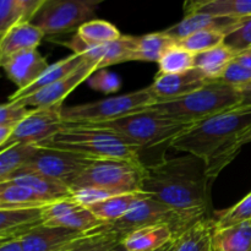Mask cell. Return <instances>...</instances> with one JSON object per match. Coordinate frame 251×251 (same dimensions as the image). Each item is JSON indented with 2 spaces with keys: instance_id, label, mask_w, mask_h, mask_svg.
<instances>
[{
  "instance_id": "obj_45",
  "label": "cell",
  "mask_w": 251,
  "mask_h": 251,
  "mask_svg": "<svg viewBox=\"0 0 251 251\" xmlns=\"http://www.w3.org/2000/svg\"><path fill=\"white\" fill-rule=\"evenodd\" d=\"M15 126H4L0 127V150L5 146L7 141H9L10 136H11L12 131H14Z\"/></svg>"
},
{
  "instance_id": "obj_37",
  "label": "cell",
  "mask_w": 251,
  "mask_h": 251,
  "mask_svg": "<svg viewBox=\"0 0 251 251\" xmlns=\"http://www.w3.org/2000/svg\"><path fill=\"white\" fill-rule=\"evenodd\" d=\"M87 85L92 90L102 92L104 95L117 93L122 87V80L118 75L110 73L107 69H100L93 73L87 80Z\"/></svg>"
},
{
  "instance_id": "obj_48",
  "label": "cell",
  "mask_w": 251,
  "mask_h": 251,
  "mask_svg": "<svg viewBox=\"0 0 251 251\" xmlns=\"http://www.w3.org/2000/svg\"><path fill=\"white\" fill-rule=\"evenodd\" d=\"M10 240H12V239H0V247H1V245H4L5 243L10 242Z\"/></svg>"
},
{
  "instance_id": "obj_38",
  "label": "cell",
  "mask_w": 251,
  "mask_h": 251,
  "mask_svg": "<svg viewBox=\"0 0 251 251\" xmlns=\"http://www.w3.org/2000/svg\"><path fill=\"white\" fill-rule=\"evenodd\" d=\"M225 44L235 54L251 48V16L243 20L239 27L226 37Z\"/></svg>"
},
{
  "instance_id": "obj_35",
  "label": "cell",
  "mask_w": 251,
  "mask_h": 251,
  "mask_svg": "<svg viewBox=\"0 0 251 251\" xmlns=\"http://www.w3.org/2000/svg\"><path fill=\"white\" fill-rule=\"evenodd\" d=\"M226 37H227V34L225 32L207 29V31L196 32V33L179 41L178 43L190 53L199 54L223 44L226 41Z\"/></svg>"
},
{
  "instance_id": "obj_39",
  "label": "cell",
  "mask_w": 251,
  "mask_h": 251,
  "mask_svg": "<svg viewBox=\"0 0 251 251\" xmlns=\"http://www.w3.org/2000/svg\"><path fill=\"white\" fill-rule=\"evenodd\" d=\"M32 109L17 102H7L0 104V127L16 126L31 113Z\"/></svg>"
},
{
  "instance_id": "obj_10",
  "label": "cell",
  "mask_w": 251,
  "mask_h": 251,
  "mask_svg": "<svg viewBox=\"0 0 251 251\" xmlns=\"http://www.w3.org/2000/svg\"><path fill=\"white\" fill-rule=\"evenodd\" d=\"M93 161L95 159L73 152L38 146L24 169L55 179L68 186V184L88 168Z\"/></svg>"
},
{
  "instance_id": "obj_33",
  "label": "cell",
  "mask_w": 251,
  "mask_h": 251,
  "mask_svg": "<svg viewBox=\"0 0 251 251\" xmlns=\"http://www.w3.org/2000/svg\"><path fill=\"white\" fill-rule=\"evenodd\" d=\"M86 46H100L122 38L123 34L110 22L104 20H92L77 29L75 34Z\"/></svg>"
},
{
  "instance_id": "obj_26",
  "label": "cell",
  "mask_w": 251,
  "mask_h": 251,
  "mask_svg": "<svg viewBox=\"0 0 251 251\" xmlns=\"http://www.w3.org/2000/svg\"><path fill=\"white\" fill-rule=\"evenodd\" d=\"M51 203L34 193L32 189L17 184L15 181H6L0 184V208L10 210H25V208H42Z\"/></svg>"
},
{
  "instance_id": "obj_15",
  "label": "cell",
  "mask_w": 251,
  "mask_h": 251,
  "mask_svg": "<svg viewBox=\"0 0 251 251\" xmlns=\"http://www.w3.org/2000/svg\"><path fill=\"white\" fill-rule=\"evenodd\" d=\"M85 234L87 233L41 225L19 239L24 251H60Z\"/></svg>"
},
{
  "instance_id": "obj_42",
  "label": "cell",
  "mask_w": 251,
  "mask_h": 251,
  "mask_svg": "<svg viewBox=\"0 0 251 251\" xmlns=\"http://www.w3.org/2000/svg\"><path fill=\"white\" fill-rule=\"evenodd\" d=\"M240 95H242V103L240 107H251V82L244 86H240Z\"/></svg>"
},
{
  "instance_id": "obj_44",
  "label": "cell",
  "mask_w": 251,
  "mask_h": 251,
  "mask_svg": "<svg viewBox=\"0 0 251 251\" xmlns=\"http://www.w3.org/2000/svg\"><path fill=\"white\" fill-rule=\"evenodd\" d=\"M0 251H24L20 239H12L0 247Z\"/></svg>"
},
{
  "instance_id": "obj_1",
  "label": "cell",
  "mask_w": 251,
  "mask_h": 251,
  "mask_svg": "<svg viewBox=\"0 0 251 251\" xmlns=\"http://www.w3.org/2000/svg\"><path fill=\"white\" fill-rule=\"evenodd\" d=\"M213 180L202 159L186 154L145 167L142 191L199 222L207 218Z\"/></svg>"
},
{
  "instance_id": "obj_9",
  "label": "cell",
  "mask_w": 251,
  "mask_h": 251,
  "mask_svg": "<svg viewBox=\"0 0 251 251\" xmlns=\"http://www.w3.org/2000/svg\"><path fill=\"white\" fill-rule=\"evenodd\" d=\"M195 223L188 216L147 196L137 202L136 206L124 217L107 225L110 229L117 232L123 238L140 228L151 226H168L173 230L174 238L178 239Z\"/></svg>"
},
{
  "instance_id": "obj_34",
  "label": "cell",
  "mask_w": 251,
  "mask_h": 251,
  "mask_svg": "<svg viewBox=\"0 0 251 251\" xmlns=\"http://www.w3.org/2000/svg\"><path fill=\"white\" fill-rule=\"evenodd\" d=\"M158 74H184L195 69V54L190 53L176 42L169 47L158 61Z\"/></svg>"
},
{
  "instance_id": "obj_7",
  "label": "cell",
  "mask_w": 251,
  "mask_h": 251,
  "mask_svg": "<svg viewBox=\"0 0 251 251\" xmlns=\"http://www.w3.org/2000/svg\"><path fill=\"white\" fill-rule=\"evenodd\" d=\"M145 164L114 159L93 161L80 176L68 184L71 193L80 189L93 188L114 195L142 191Z\"/></svg>"
},
{
  "instance_id": "obj_43",
  "label": "cell",
  "mask_w": 251,
  "mask_h": 251,
  "mask_svg": "<svg viewBox=\"0 0 251 251\" xmlns=\"http://www.w3.org/2000/svg\"><path fill=\"white\" fill-rule=\"evenodd\" d=\"M234 60L238 61L239 64H242V65H244L245 68L251 69V48L238 53L237 55H235Z\"/></svg>"
},
{
  "instance_id": "obj_21",
  "label": "cell",
  "mask_w": 251,
  "mask_h": 251,
  "mask_svg": "<svg viewBox=\"0 0 251 251\" xmlns=\"http://www.w3.org/2000/svg\"><path fill=\"white\" fill-rule=\"evenodd\" d=\"M176 239L168 226H151L134 230L120 242L127 251H158Z\"/></svg>"
},
{
  "instance_id": "obj_19",
  "label": "cell",
  "mask_w": 251,
  "mask_h": 251,
  "mask_svg": "<svg viewBox=\"0 0 251 251\" xmlns=\"http://www.w3.org/2000/svg\"><path fill=\"white\" fill-rule=\"evenodd\" d=\"M42 210L43 207L25 210L0 208V239H19L33 228L43 225Z\"/></svg>"
},
{
  "instance_id": "obj_8",
  "label": "cell",
  "mask_w": 251,
  "mask_h": 251,
  "mask_svg": "<svg viewBox=\"0 0 251 251\" xmlns=\"http://www.w3.org/2000/svg\"><path fill=\"white\" fill-rule=\"evenodd\" d=\"M100 1L96 0H44L31 24L44 36L73 32L92 21Z\"/></svg>"
},
{
  "instance_id": "obj_13",
  "label": "cell",
  "mask_w": 251,
  "mask_h": 251,
  "mask_svg": "<svg viewBox=\"0 0 251 251\" xmlns=\"http://www.w3.org/2000/svg\"><path fill=\"white\" fill-rule=\"evenodd\" d=\"M137 41L139 37L123 36L118 41L100 44V46H86L77 37L74 36L70 42L63 44L73 49L74 54H80L86 60L95 63L100 70L115 64L134 61Z\"/></svg>"
},
{
  "instance_id": "obj_24",
  "label": "cell",
  "mask_w": 251,
  "mask_h": 251,
  "mask_svg": "<svg viewBox=\"0 0 251 251\" xmlns=\"http://www.w3.org/2000/svg\"><path fill=\"white\" fill-rule=\"evenodd\" d=\"M85 61V58L80 54H71V55L66 56V58L61 59V60L56 61V63L51 64L48 66L46 71L38 77V80L31 85L29 87L25 88L21 91H15L11 96L9 97V102H15L21 98L27 97V96L32 95V93L37 92V91L42 90V88L47 87L49 85H53L56 81L61 80L63 77L68 76L69 74L73 73L75 69H77L81 64Z\"/></svg>"
},
{
  "instance_id": "obj_11",
  "label": "cell",
  "mask_w": 251,
  "mask_h": 251,
  "mask_svg": "<svg viewBox=\"0 0 251 251\" xmlns=\"http://www.w3.org/2000/svg\"><path fill=\"white\" fill-rule=\"evenodd\" d=\"M63 105L32 109L31 113L14 127L9 141L1 150L14 145L39 146L53 137L64 127L61 110Z\"/></svg>"
},
{
  "instance_id": "obj_12",
  "label": "cell",
  "mask_w": 251,
  "mask_h": 251,
  "mask_svg": "<svg viewBox=\"0 0 251 251\" xmlns=\"http://www.w3.org/2000/svg\"><path fill=\"white\" fill-rule=\"evenodd\" d=\"M98 66L92 61L86 60L77 69L69 74L61 80L56 81L53 85H49L27 97L21 98L15 102L29 108V109H38V108H48L54 105H63L65 98L73 92L75 88L82 82L87 81L93 73H96Z\"/></svg>"
},
{
  "instance_id": "obj_40",
  "label": "cell",
  "mask_w": 251,
  "mask_h": 251,
  "mask_svg": "<svg viewBox=\"0 0 251 251\" xmlns=\"http://www.w3.org/2000/svg\"><path fill=\"white\" fill-rule=\"evenodd\" d=\"M218 81L227 83V85L234 86V87H240V86H244L251 82V69L245 68L244 65L239 64L238 61L233 60L227 66V69H226L225 73L222 74Z\"/></svg>"
},
{
  "instance_id": "obj_29",
  "label": "cell",
  "mask_w": 251,
  "mask_h": 251,
  "mask_svg": "<svg viewBox=\"0 0 251 251\" xmlns=\"http://www.w3.org/2000/svg\"><path fill=\"white\" fill-rule=\"evenodd\" d=\"M122 239V235L110 229L105 223L60 251H112L120 244Z\"/></svg>"
},
{
  "instance_id": "obj_30",
  "label": "cell",
  "mask_w": 251,
  "mask_h": 251,
  "mask_svg": "<svg viewBox=\"0 0 251 251\" xmlns=\"http://www.w3.org/2000/svg\"><path fill=\"white\" fill-rule=\"evenodd\" d=\"M213 218H203L176 239V251H212Z\"/></svg>"
},
{
  "instance_id": "obj_47",
  "label": "cell",
  "mask_w": 251,
  "mask_h": 251,
  "mask_svg": "<svg viewBox=\"0 0 251 251\" xmlns=\"http://www.w3.org/2000/svg\"><path fill=\"white\" fill-rule=\"evenodd\" d=\"M112 251H127L126 249H124V248H123L122 247V245H118V247L117 248H115V249L114 250H112Z\"/></svg>"
},
{
  "instance_id": "obj_46",
  "label": "cell",
  "mask_w": 251,
  "mask_h": 251,
  "mask_svg": "<svg viewBox=\"0 0 251 251\" xmlns=\"http://www.w3.org/2000/svg\"><path fill=\"white\" fill-rule=\"evenodd\" d=\"M176 239H174L173 242H171L169 244H167L163 249H161L158 251H176Z\"/></svg>"
},
{
  "instance_id": "obj_22",
  "label": "cell",
  "mask_w": 251,
  "mask_h": 251,
  "mask_svg": "<svg viewBox=\"0 0 251 251\" xmlns=\"http://www.w3.org/2000/svg\"><path fill=\"white\" fill-rule=\"evenodd\" d=\"M11 181L32 189L34 193H37L46 200L50 201V202L73 198V193L65 184L24 168L20 169L15 174Z\"/></svg>"
},
{
  "instance_id": "obj_31",
  "label": "cell",
  "mask_w": 251,
  "mask_h": 251,
  "mask_svg": "<svg viewBox=\"0 0 251 251\" xmlns=\"http://www.w3.org/2000/svg\"><path fill=\"white\" fill-rule=\"evenodd\" d=\"M38 146L32 145H14L0 150V184L14 178L15 174L26 166Z\"/></svg>"
},
{
  "instance_id": "obj_32",
  "label": "cell",
  "mask_w": 251,
  "mask_h": 251,
  "mask_svg": "<svg viewBox=\"0 0 251 251\" xmlns=\"http://www.w3.org/2000/svg\"><path fill=\"white\" fill-rule=\"evenodd\" d=\"M176 43V39L164 31L145 34L139 37L136 50L134 54V61H157L164 54V51Z\"/></svg>"
},
{
  "instance_id": "obj_25",
  "label": "cell",
  "mask_w": 251,
  "mask_h": 251,
  "mask_svg": "<svg viewBox=\"0 0 251 251\" xmlns=\"http://www.w3.org/2000/svg\"><path fill=\"white\" fill-rule=\"evenodd\" d=\"M147 196L150 195L144 191L120 194V195L110 196V198L86 208H88L98 220L103 221L104 223H112L124 217L136 206L137 202H140L142 199L147 198Z\"/></svg>"
},
{
  "instance_id": "obj_23",
  "label": "cell",
  "mask_w": 251,
  "mask_h": 251,
  "mask_svg": "<svg viewBox=\"0 0 251 251\" xmlns=\"http://www.w3.org/2000/svg\"><path fill=\"white\" fill-rule=\"evenodd\" d=\"M44 0H0V39L15 26L31 24Z\"/></svg>"
},
{
  "instance_id": "obj_41",
  "label": "cell",
  "mask_w": 251,
  "mask_h": 251,
  "mask_svg": "<svg viewBox=\"0 0 251 251\" xmlns=\"http://www.w3.org/2000/svg\"><path fill=\"white\" fill-rule=\"evenodd\" d=\"M250 142H251V126L244 132V134L240 135V136L233 142L230 149L226 152V154L223 156V159H222V167L227 166V164L229 163L235 156H237V153L240 151V149H242L244 145L250 144Z\"/></svg>"
},
{
  "instance_id": "obj_14",
  "label": "cell",
  "mask_w": 251,
  "mask_h": 251,
  "mask_svg": "<svg viewBox=\"0 0 251 251\" xmlns=\"http://www.w3.org/2000/svg\"><path fill=\"white\" fill-rule=\"evenodd\" d=\"M211 82L198 69L184 74H157L152 85L149 86L150 92L158 102L174 100L188 96Z\"/></svg>"
},
{
  "instance_id": "obj_18",
  "label": "cell",
  "mask_w": 251,
  "mask_h": 251,
  "mask_svg": "<svg viewBox=\"0 0 251 251\" xmlns=\"http://www.w3.org/2000/svg\"><path fill=\"white\" fill-rule=\"evenodd\" d=\"M44 33L33 24H20L0 39V68L11 56L37 49Z\"/></svg>"
},
{
  "instance_id": "obj_36",
  "label": "cell",
  "mask_w": 251,
  "mask_h": 251,
  "mask_svg": "<svg viewBox=\"0 0 251 251\" xmlns=\"http://www.w3.org/2000/svg\"><path fill=\"white\" fill-rule=\"evenodd\" d=\"M251 220V191L238 203L230 208L218 212V217L213 218V228L222 229L237 223Z\"/></svg>"
},
{
  "instance_id": "obj_16",
  "label": "cell",
  "mask_w": 251,
  "mask_h": 251,
  "mask_svg": "<svg viewBox=\"0 0 251 251\" xmlns=\"http://www.w3.org/2000/svg\"><path fill=\"white\" fill-rule=\"evenodd\" d=\"M48 66L46 58L37 49H32L11 56L2 65V69L7 77L16 85L17 91H21L33 85Z\"/></svg>"
},
{
  "instance_id": "obj_17",
  "label": "cell",
  "mask_w": 251,
  "mask_h": 251,
  "mask_svg": "<svg viewBox=\"0 0 251 251\" xmlns=\"http://www.w3.org/2000/svg\"><path fill=\"white\" fill-rule=\"evenodd\" d=\"M243 20L218 17L207 14H191L184 16V19L180 22L164 29V32L173 39H176V42L181 41V39L186 38V37L191 36L199 31H207V29L222 31L228 36L230 32L239 27Z\"/></svg>"
},
{
  "instance_id": "obj_6",
  "label": "cell",
  "mask_w": 251,
  "mask_h": 251,
  "mask_svg": "<svg viewBox=\"0 0 251 251\" xmlns=\"http://www.w3.org/2000/svg\"><path fill=\"white\" fill-rule=\"evenodd\" d=\"M156 103L157 100L146 87L117 97L64 107L61 118L64 125L100 124L144 112Z\"/></svg>"
},
{
  "instance_id": "obj_4",
  "label": "cell",
  "mask_w": 251,
  "mask_h": 251,
  "mask_svg": "<svg viewBox=\"0 0 251 251\" xmlns=\"http://www.w3.org/2000/svg\"><path fill=\"white\" fill-rule=\"evenodd\" d=\"M240 103L242 95L239 88L221 81H211L190 95L174 100L158 102L149 109L179 122L195 124L240 107Z\"/></svg>"
},
{
  "instance_id": "obj_5",
  "label": "cell",
  "mask_w": 251,
  "mask_h": 251,
  "mask_svg": "<svg viewBox=\"0 0 251 251\" xmlns=\"http://www.w3.org/2000/svg\"><path fill=\"white\" fill-rule=\"evenodd\" d=\"M191 125L194 124L179 122L154 110L146 109L113 122L92 124V126L110 130L141 151L142 149H153L166 142L169 145Z\"/></svg>"
},
{
  "instance_id": "obj_27",
  "label": "cell",
  "mask_w": 251,
  "mask_h": 251,
  "mask_svg": "<svg viewBox=\"0 0 251 251\" xmlns=\"http://www.w3.org/2000/svg\"><path fill=\"white\" fill-rule=\"evenodd\" d=\"M212 251H251V220L212 232Z\"/></svg>"
},
{
  "instance_id": "obj_2",
  "label": "cell",
  "mask_w": 251,
  "mask_h": 251,
  "mask_svg": "<svg viewBox=\"0 0 251 251\" xmlns=\"http://www.w3.org/2000/svg\"><path fill=\"white\" fill-rule=\"evenodd\" d=\"M251 126V107H238L195 123L169 144L176 151L202 159L211 176H217L233 142Z\"/></svg>"
},
{
  "instance_id": "obj_20",
  "label": "cell",
  "mask_w": 251,
  "mask_h": 251,
  "mask_svg": "<svg viewBox=\"0 0 251 251\" xmlns=\"http://www.w3.org/2000/svg\"><path fill=\"white\" fill-rule=\"evenodd\" d=\"M184 14H207L243 20L251 16V0H199L184 4Z\"/></svg>"
},
{
  "instance_id": "obj_3",
  "label": "cell",
  "mask_w": 251,
  "mask_h": 251,
  "mask_svg": "<svg viewBox=\"0 0 251 251\" xmlns=\"http://www.w3.org/2000/svg\"><path fill=\"white\" fill-rule=\"evenodd\" d=\"M39 147L63 150L91 159H114L142 163L140 150L127 144L110 130L92 125H64L53 137Z\"/></svg>"
},
{
  "instance_id": "obj_28",
  "label": "cell",
  "mask_w": 251,
  "mask_h": 251,
  "mask_svg": "<svg viewBox=\"0 0 251 251\" xmlns=\"http://www.w3.org/2000/svg\"><path fill=\"white\" fill-rule=\"evenodd\" d=\"M237 54L225 43L210 50L195 54V69L211 81H218Z\"/></svg>"
}]
</instances>
